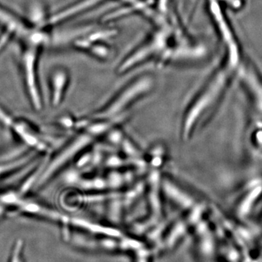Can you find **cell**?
Returning <instances> with one entry per match:
<instances>
[{
    "mask_svg": "<svg viewBox=\"0 0 262 262\" xmlns=\"http://www.w3.org/2000/svg\"><path fill=\"white\" fill-rule=\"evenodd\" d=\"M98 1H100V0H84L83 2H81L78 4L75 5V6L67 8V9L63 10L61 13L53 15L48 20V23L56 24L57 22L64 20L66 18L79 13L81 10L86 9V8L94 5L95 3H97Z\"/></svg>",
    "mask_w": 262,
    "mask_h": 262,
    "instance_id": "cell-6",
    "label": "cell"
},
{
    "mask_svg": "<svg viewBox=\"0 0 262 262\" xmlns=\"http://www.w3.org/2000/svg\"><path fill=\"white\" fill-rule=\"evenodd\" d=\"M36 53L37 52L34 47L29 48L25 51L23 57V67L31 99L34 107L39 110L41 108V101L36 79Z\"/></svg>",
    "mask_w": 262,
    "mask_h": 262,
    "instance_id": "cell-3",
    "label": "cell"
},
{
    "mask_svg": "<svg viewBox=\"0 0 262 262\" xmlns=\"http://www.w3.org/2000/svg\"><path fill=\"white\" fill-rule=\"evenodd\" d=\"M211 12L216 21L220 30L222 40L225 43L226 48H227L228 53V63L231 67H234L238 64L239 61V49L238 44L236 42L233 33L231 31L230 27L227 24L222 13H221L218 3L215 0H211Z\"/></svg>",
    "mask_w": 262,
    "mask_h": 262,
    "instance_id": "cell-2",
    "label": "cell"
},
{
    "mask_svg": "<svg viewBox=\"0 0 262 262\" xmlns=\"http://www.w3.org/2000/svg\"><path fill=\"white\" fill-rule=\"evenodd\" d=\"M67 82V75L63 71H57L52 77V101L55 106L61 102Z\"/></svg>",
    "mask_w": 262,
    "mask_h": 262,
    "instance_id": "cell-5",
    "label": "cell"
},
{
    "mask_svg": "<svg viewBox=\"0 0 262 262\" xmlns=\"http://www.w3.org/2000/svg\"><path fill=\"white\" fill-rule=\"evenodd\" d=\"M151 80L149 78L140 79L131 84L123 92L117 96L106 107L96 114V118L106 120L115 117L127 108L136 98L144 94L151 87Z\"/></svg>",
    "mask_w": 262,
    "mask_h": 262,
    "instance_id": "cell-1",
    "label": "cell"
},
{
    "mask_svg": "<svg viewBox=\"0 0 262 262\" xmlns=\"http://www.w3.org/2000/svg\"><path fill=\"white\" fill-rule=\"evenodd\" d=\"M24 162H26L25 159L19 160V161L14 162L10 164H7V165H0V174L7 173L10 170H13V168H16L17 167L23 165Z\"/></svg>",
    "mask_w": 262,
    "mask_h": 262,
    "instance_id": "cell-7",
    "label": "cell"
},
{
    "mask_svg": "<svg viewBox=\"0 0 262 262\" xmlns=\"http://www.w3.org/2000/svg\"><path fill=\"white\" fill-rule=\"evenodd\" d=\"M91 141V136L83 135L77 139L73 144H71L68 148L65 149V151L58 155L56 159L52 162L47 170L42 174V177L39 179V185L44 184L48 179L51 178V176H53V174L57 171L58 168H61L62 165H64L69 160L72 158L73 155H75L79 150L82 149Z\"/></svg>",
    "mask_w": 262,
    "mask_h": 262,
    "instance_id": "cell-4",
    "label": "cell"
},
{
    "mask_svg": "<svg viewBox=\"0 0 262 262\" xmlns=\"http://www.w3.org/2000/svg\"><path fill=\"white\" fill-rule=\"evenodd\" d=\"M8 37H9V33H7V34H4V36L1 37L0 39V50L3 48V46H5V43L8 42Z\"/></svg>",
    "mask_w": 262,
    "mask_h": 262,
    "instance_id": "cell-8",
    "label": "cell"
}]
</instances>
